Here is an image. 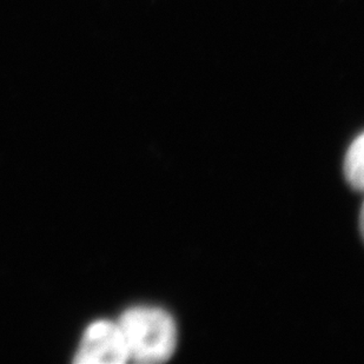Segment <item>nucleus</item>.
Returning a JSON list of instances; mask_svg holds the SVG:
<instances>
[{
  "instance_id": "obj_1",
  "label": "nucleus",
  "mask_w": 364,
  "mask_h": 364,
  "mask_svg": "<svg viewBox=\"0 0 364 364\" xmlns=\"http://www.w3.org/2000/svg\"><path fill=\"white\" fill-rule=\"evenodd\" d=\"M117 324L123 333L131 361L163 363L173 355L177 329L171 315L165 310L134 306L122 314Z\"/></svg>"
},
{
  "instance_id": "obj_3",
  "label": "nucleus",
  "mask_w": 364,
  "mask_h": 364,
  "mask_svg": "<svg viewBox=\"0 0 364 364\" xmlns=\"http://www.w3.org/2000/svg\"><path fill=\"white\" fill-rule=\"evenodd\" d=\"M364 137L360 134L348 149L344 162V172L348 182L355 190H362L364 186Z\"/></svg>"
},
{
  "instance_id": "obj_2",
  "label": "nucleus",
  "mask_w": 364,
  "mask_h": 364,
  "mask_svg": "<svg viewBox=\"0 0 364 364\" xmlns=\"http://www.w3.org/2000/svg\"><path fill=\"white\" fill-rule=\"evenodd\" d=\"M129 361L127 343L119 326L100 320L87 326L73 360L78 364H122Z\"/></svg>"
}]
</instances>
